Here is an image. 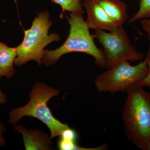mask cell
Listing matches in <instances>:
<instances>
[{
	"label": "cell",
	"instance_id": "18",
	"mask_svg": "<svg viewBox=\"0 0 150 150\" xmlns=\"http://www.w3.org/2000/svg\"><path fill=\"white\" fill-rule=\"evenodd\" d=\"M1 77V76H0V79ZM7 101L6 95L3 93L0 89V104H5L7 103Z\"/></svg>",
	"mask_w": 150,
	"mask_h": 150
},
{
	"label": "cell",
	"instance_id": "2",
	"mask_svg": "<svg viewBox=\"0 0 150 150\" xmlns=\"http://www.w3.org/2000/svg\"><path fill=\"white\" fill-rule=\"evenodd\" d=\"M70 24L69 34L62 46L54 50L45 49L42 62L46 66L54 65L63 55L72 52H81L91 55L95 59L96 66L106 68L103 50L99 49L94 42L88 25L82 15L70 13L67 16Z\"/></svg>",
	"mask_w": 150,
	"mask_h": 150
},
{
	"label": "cell",
	"instance_id": "7",
	"mask_svg": "<svg viewBox=\"0 0 150 150\" xmlns=\"http://www.w3.org/2000/svg\"><path fill=\"white\" fill-rule=\"evenodd\" d=\"M83 5L87 14L86 22L89 28L96 31L108 30L112 32L118 27L95 0H84Z\"/></svg>",
	"mask_w": 150,
	"mask_h": 150
},
{
	"label": "cell",
	"instance_id": "10",
	"mask_svg": "<svg viewBox=\"0 0 150 150\" xmlns=\"http://www.w3.org/2000/svg\"><path fill=\"white\" fill-rule=\"evenodd\" d=\"M16 56V47H8L0 42V76L8 79L13 76L16 73L13 65Z\"/></svg>",
	"mask_w": 150,
	"mask_h": 150
},
{
	"label": "cell",
	"instance_id": "1",
	"mask_svg": "<svg viewBox=\"0 0 150 150\" xmlns=\"http://www.w3.org/2000/svg\"><path fill=\"white\" fill-rule=\"evenodd\" d=\"M137 83L128 88L122 119L126 136L139 149L149 150L150 144V92Z\"/></svg>",
	"mask_w": 150,
	"mask_h": 150
},
{
	"label": "cell",
	"instance_id": "14",
	"mask_svg": "<svg viewBox=\"0 0 150 150\" xmlns=\"http://www.w3.org/2000/svg\"><path fill=\"white\" fill-rule=\"evenodd\" d=\"M146 64L149 67V73L141 81L138 82L137 84L139 85L142 87L147 86L149 88L150 90V49L148 52L146 57Z\"/></svg>",
	"mask_w": 150,
	"mask_h": 150
},
{
	"label": "cell",
	"instance_id": "8",
	"mask_svg": "<svg viewBox=\"0 0 150 150\" xmlns=\"http://www.w3.org/2000/svg\"><path fill=\"white\" fill-rule=\"evenodd\" d=\"M23 137L25 150H52L53 143L48 134L40 130H28L22 125L14 126Z\"/></svg>",
	"mask_w": 150,
	"mask_h": 150
},
{
	"label": "cell",
	"instance_id": "13",
	"mask_svg": "<svg viewBox=\"0 0 150 150\" xmlns=\"http://www.w3.org/2000/svg\"><path fill=\"white\" fill-rule=\"evenodd\" d=\"M139 8L134 16L129 20L134 23L144 19L150 18V0H139Z\"/></svg>",
	"mask_w": 150,
	"mask_h": 150
},
{
	"label": "cell",
	"instance_id": "9",
	"mask_svg": "<svg viewBox=\"0 0 150 150\" xmlns=\"http://www.w3.org/2000/svg\"><path fill=\"white\" fill-rule=\"evenodd\" d=\"M117 26L122 25L128 18L127 5L121 0H95Z\"/></svg>",
	"mask_w": 150,
	"mask_h": 150
},
{
	"label": "cell",
	"instance_id": "11",
	"mask_svg": "<svg viewBox=\"0 0 150 150\" xmlns=\"http://www.w3.org/2000/svg\"><path fill=\"white\" fill-rule=\"evenodd\" d=\"M52 3L61 6L62 9L60 17H63V13L67 11L76 15H82L84 13L82 0H51Z\"/></svg>",
	"mask_w": 150,
	"mask_h": 150
},
{
	"label": "cell",
	"instance_id": "17",
	"mask_svg": "<svg viewBox=\"0 0 150 150\" xmlns=\"http://www.w3.org/2000/svg\"><path fill=\"white\" fill-rule=\"evenodd\" d=\"M6 129L2 122H0V146H3L5 144V138L4 137V133L6 131Z\"/></svg>",
	"mask_w": 150,
	"mask_h": 150
},
{
	"label": "cell",
	"instance_id": "15",
	"mask_svg": "<svg viewBox=\"0 0 150 150\" xmlns=\"http://www.w3.org/2000/svg\"><path fill=\"white\" fill-rule=\"evenodd\" d=\"M61 136V138L64 139L76 141L77 135L74 130L69 128L63 131Z\"/></svg>",
	"mask_w": 150,
	"mask_h": 150
},
{
	"label": "cell",
	"instance_id": "16",
	"mask_svg": "<svg viewBox=\"0 0 150 150\" xmlns=\"http://www.w3.org/2000/svg\"><path fill=\"white\" fill-rule=\"evenodd\" d=\"M140 23L142 28L150 38V18L141 20Z\"/></svg>",
	"mask_w": 150,
	"mask_h": 150
},
{
	"label": "cell",
	"instance_id": "4",
	"mask_svg": "<svg viewBox=\"0 0 150 150\" xmlns=\"http://www.w3.org/2000/svg\"><path fill=\"white\" fill-rule=\"evenodd\" d=\"M49 15L48 11H42L35 17L30 28L25 30L23 41L16 47L17 56L14 65L20 67L29 61H35L40 66L44 48L49 43L60 40L57 33L48 35L52 23L49 20Z\"/></svg>",
	"mask_w": 150,
	"mask_h": 150
},
{
	"label": "cell",
	"instance_id": "12",
	"mask_svg": "<svg viewBox=\"0 0 150 150\" xmlns=\"http://www.w3.org/2000/svg\"><path fill=\"white\" fill-rule=\"evenodd\" d=\"M59 149L61 150H103L108 149L107 145H101L97 147L93 148H83L78 146L76 141L64 139L61 138L58 143Z\"/></svg>",
	"mask_w": 150,
	"mask_h": 150
},
{
	"label": "cell",
	"instance_id": "5",
	"mask_svg": "<svg viewBox=\"0 0 150 150\" xmlns=\"http://www.w3.org/2000/svg\"><path fill=\"white\" fill-rule=\"evenodd\" d=\"M149 71L146 59L134 66L129 61H123L98 75L95 80V86L99 92H126L131 85L142 80Z\"/></svg>",
	"mask_w": 150,
	"mask_h": 150
},
{
	"label": "cell",
	"instance_id": "3",
	"mask_svg": "<svg viewBox=\"0 0 150 150\" xmlns=\"http://www.w3.org/2000/svg\"><path fill=\"white\" fill-rule=\"evenodd\" d=\"M59 90L43 83H36L29 94V102L23 107L12 109L8 112L9 123L14 126L24 116L34 117L48 127L51 132V139L61 136L63 131L69 127L55 118L47 105L51 98L59 95Z\"/></svg>",
	"mask_w": 150,
	"mask_h": 150
},
{
	"label": "cell",
	"instance_id": "19",
	"mask_svg": "<svg viewBox=\"0 0 150 150\" xmlns=\"http://www.w3.org/2000/svg\"><path fill=\"white\" fill-rule=\"evenodd\" d=\"M150 150V144L149 146V150Z\"/></svg>",
	"mask_w": 150,
	"mask_h": 150
},
{
	"label": "cell",
	"instance_id": "6",
	"mask_svg": "<svg viewBox=\"0 0 150 150\" xmlns=\"http://www.w3.org/2000/svg\"><path fill=\"white\" fill-rule=\"evenodd\" d=\"M103 47L106 69H110L123 62H137L144 57L131 44L127 32L122 25L112 32L97 30L92 35Z\"/></svg>",
	"mask_w": 150,
	"mask_h": 150
}]
</instances>
